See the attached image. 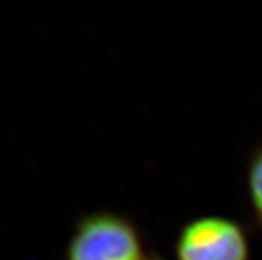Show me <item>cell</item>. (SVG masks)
<instances>
[{
	"label": "cell",
	"mask_w": 262,
	"mask_h": 260,
	"mask_svg": "<svg viewBox=\"0 0 262 260\" xmlns=\"http://www.w3.org/2000/svg\"><path fill=\"white\" fill-rule=\"evenodd\" d=\"M149 252L129 215L100 208L73 221L64 260H148Z\"/></svg>",
	"instance_id": "6da1fadb"
},
{
	"label": "cell",
	"mask_w": 262,
	"mask_h": 260,
	"mask_svg": "<svg viewBox=\"0 0 262 260\" xmlns=\"http://www.w3.org/2000/svg\"><path fill=\"white\" fill-rule=\"evenodd\" d=\"M174 260H250L248 230L232 217L199 215L181 226L173 246Z\"/></svg>",
	"instance_id": "7a4b0ae2"
},
{
	"label": "cell",
	"mask_w": 262,
	"mask_h": 260,
	"mask_svg": "<svg viewBox=\"0 0 262 260\" xmlns=\"http://www.w3.org/2000/svg\"><path fill=\"white\" fill-rule=\"evenodd\" d=\"M245 170L253 221L257 227L262 230V142L250 149Z\"/></svg>",
	"instance_id": "3957f363"
},
{
	"label": "cell",
	"mask_w": 262,
	"mask_h": 260,
	"mask_svg": "<svg viewBox=\"0 0 262 260\" xmlns=\"http://www.w3.org/2000/svg\"><path fill=\"white\" fill-rule=\"evenodd\" d=\"M148 260H166V259L161 257L159 254H156V252H153V251H150V252H149V257H148Z\"/></svg>",
	"instance_id": "277c9868"
}]
</instances>
